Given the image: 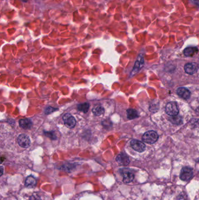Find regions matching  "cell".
Masks as SVG:
<instances>
[{"label":"cell","instance_id":"6da1fadb","mask_svg":"<svg viewBox=\"0 0 199 200\" xmlns=\"http://www.w3.org/2000/svg\"><path fill=\"white\" fill-rule=\"evenodd\" d=\"M158 139V135L156 132L150 130L146 132L143 136V141L148 144H153L156 142Z\"/></svg>","mask_w":199,"mask_h":200},{"label":"cell","instance_id":"7a4b0ae2","mask_svg":"<svg viewBox=\"0 0 199 200\" xmlns=\"http://www.w3.org/2000/svg\"><path fill=\"white\" fill-rule=\"evenodd\" d=\"M193 175V170L192 168L189 167H184L182 168L180 174V179L184 181H188L192 179Z\"/></svg>","mask_w":199,"mask_h":200},{"label":"cell","instance_id":"3957f363","mask_svg":"<svg viewBox=\"0 0 199 200\" xmlns=\"http://www.w3.org/2000/svg\"><path fill=\"white\" fill-rule=\"evenodd\" d=\"M166 113L168 115L174 117L178 115L179 113V108L178 105L175 102H170L168 103L166 105Z\"/></svg>","mask_w":199,"mask_h":200},{"label":"cell","instance_id":"277c9868","mask_svg":"<svg viewBox=\"0 0 199 200\" xmlns=\"http://www.w3.org/2000/svg\"><path fill=\"white\" fill-rule=\"evenodd\" d=\"M63 120L65 125L68 128L72 129L76 126V119L71 114H65L63 117Z\"/></svg>","mask_w":199,"mask_h":200},{"label":"cell","instance_id":"5b68a950","mask_svg":"<svg viewBox=\"0 0 199 200\" xmlns=\"http://www.w3.org/2000/svg\"><path fill=\"white\" fill-rule=\"evenodd\" d=\"M18 143L19 146L23 148H27L31 145V140L28 136L21 134L18 137Z\"/></svg>","mask_w":199,"mask_h":200},{"label":"cell","instance_id":"8992f818","mask_svg":"<svg viewBox=\"0 0 199 200\" xmlns=\"http://www.w3.org/2000/svg\"><path fill=\"white\" fill-rule=\"evenodd\" d=\"M130 145L135 151L143 152L145 151V144L143 142L139 140H137V139L131 140L130 142Z\"/></svg>","mask_w":199,"mask_h":200},{"label":"cell","instance_id":"52a82bcc","mask_svg":"<svg viewBox=\"0 0 199 200\" xmlns=\"http://www.w3.org/2000/svg\"><path fill=\"white\" fill-rule=\"evenodd\" d=\"M198 65L195 63H189L184 66V71L189 74H193L198 70Z\"/></svg>","mask_w":199,"mask_h":200},{"label":"cell","instance_id":"ba28073f","mask_svg":"<svg viewBox=\"0 0 199 200\" xmlns=\"http://www.w3.org/2000/svg\"><path fill=\"white\" fill-rule=\"evenodd\" d=\"M116 162L121 166H127L129 164L130 159L127 155L124 153H120L116 157Z\"/></svg>","mask_w":199,"mask_h":200},{"label":"cell","instance_id":"9c48e42d","mask_svg":"<svg viewBox=\"0 0 199 200\" xmlns=\"http://www.w3.org/2000/svg\"><path fill=\"white\" fill-rule=\"evenodd\" d=\"M123 176V181L125 183H129L135 179V174L129 170H124Z\"/></svg>","mask_w":199,"mask_h":200},{"label":"cell","instance_id":"30bf717a","mask_svg":"<svg viewBox=\"0 0 199 200\" xmlns=\"http://www.w3.org/2000/svg\"><path fill=\"white\" fill-rule=\"evenodd\" d=\"M177 94L179 97L183 99L187 100L190 96V92L188 88L184 87H180L177 90Z\"/></svg>","mask_w":199,"mask_h":200},{"label":"cell","instance_id":"8fae6325","mask_svg":"<svg viewBox=\"0 0 199 200\" xmlns=\"http://www.w3.org/2000/svg\"><path fill=\"white\" fill-rule=\"evenodd\" d=\"M19 124L20 127L24 130H29L31 129L32 126V122L31 119H22L19 120Z\"/></svg>","mask_w":199,"mask_h":200},{"label":"cell","instance_id":"7c38bea8","mask_svg":"<svg viewBox=\"0 0 199 200\" xmlns=\"http://www.w3.org/2000/svg\"><path fill=\"white\" fill-rule=\"evenodd\" d=\"M199 50L196 47H189L184 50V54L186 56L192 57L197 53Z\"/></svg>","mask_w":199,"mask_h":200},{"label":"cell","instance_id":"4fadbf2b","mask_svg":"<svg viewBox=\"0 0 199 200\" xmlns=\"http://www.w3.org/2000/svg\"><path fill=\"white\" fill-rule=\"evenodd\" d=\"M25 184V186L28 188H34L37 184V181L35 177L30 176L26 179Z\"/></svg>","mask_w":199,"mask_h":200},{"label":"cell","instance_id":"5bb4252c","mask_svg":"<svg viewBox=\"0 0 199 200\" xmlns=\"http://www.w3.org/2000/svg\"><path fill=\"white\" fill-rule=\"evenodd\" d=\"M143 62H144V60H143V57H139L138 59L137 60L135 64V68L133 70V74H135V73H137L140 70V69H141L143 65Z\"/></svg>","mask_w":199,"mask_h":200},{"label":"cell","instance_id":"9a60e30c","mask_svg":"<svg viewBox=\"0 0 199 200\" xmlns=\"http://www.w3.org/2000/svg\"><path fill=\"white\" fill-rule=\"evenodd\" d=\"M127 117L129 119H133L139 117L138 113L136 110L134 109H129L127 110Z\"/></svg>","mask_w":199,"mask_h":200},{"label":"cell","instance_id":"2e32d148","mask_svg":"<svg viewBox=\"0 0 199 200\" xmlns=\"http://www.w3.org/2000/svg\"><path fill=\"white\" fill-rule=\"evenodd\" d=\"M92 113L95 116H101L105 113V109L102 106H97L96 107L93 108Z\"/></svg>","mask_w":199,"mask_h":200},{"label":"cell","instance_id":"e0dca14e","mask_svg":"<svg viewBox=\"0 0 199 200\" xmlns=\"http://www.w3.org/2000/svg\"><path fill=\"white\" fill-rule=\"evenodd\" d=\"M89 107H90V105H89V104L88 103H85L78 105L77 108H78V111L83 112L84 113H86L89 110Z\"/></svg>","mask_w":199,"mask_h":200},{"label":"cell","instance_id":"ac0fdd59","mask_svg":"<svg viewBox=\"0 0 199 200\" xmlns=\"http://www.w3.org/2000/svg\"><path fill=\"white\" fill-rule=\"evenodd\" d=\"M171 121L173 123H175L176 124H179L182 122V119L180 118V117L178 116H174L173 118H171Z\"/></svg>","mask_w":199,"mask_h":200},{"label":"cell","instance_id":"d6986e66","mask_svg":"<svg viewBox=\"0 0 199 200\" xmlns=\"http://www.w3.org/2000/svg\"><path fill=\"white\" fill-rule=\"evenodd\" d=\"M58 109L57 108H53V107H48V108H46L45 109V114L48 115V114H51V113H54V111H57Z\"/></svg>","mask_w":199,"mask_h":200},{"label":"cell","instance_id":"ffe728a7","mask_svg":"<svg viewBox=\"0 0 199 200\" xmlns=\"http://www.w3.org/2000/svg\"><path fill=\"white\" fill-rule=\"evenodd\" d=\"M44 134H45L46 135L48 136V137H49L50 138H51L53 140H54V139H56L57 138L53 132H45Z\"/></svg>","mask_w":199,"mask_h":200},{"label":"cell","instance_id":"44dd1931","mask_svg":"<svg viewBox=\"0 0 199 200\" xmlns=\"http://www.w3.org/2000/svg\"><path fill=\"white\" fill-rule=\"evenodd\" d=\"M29 200H42V199L38 195L33 194L29 198Z\"/></svg>","mask_w":199,"mask_h":200},{"label":"cell","instance_id":"7402d4cb","mask_svg":"<svg viewBox=\"0 0 199 200\" xmlns=\"http://www.w3.org/2000/svg\"><path fill=\"white\" fill-rule=\"evenodd\" d=\"M2 170H3V168H1V175L2 174V172H3Z\"/></svg>","mask_w":199,"mask_h":200}]
</instances>
